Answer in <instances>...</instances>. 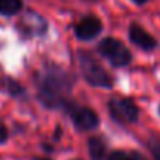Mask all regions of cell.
Returning a JSON list of instances; mask_svg holds the SVG:
<instances>
[{"label":"cell","mask_w":160,"mask_h":160,"mask_svg":"<svg viewBox=\"0 0 160 160\" xmlns=\"http://www.w3.org/2000/svg\"><path fill=\"white\" fill-rule=\"evenodd\" d=\"M148 148H149L154 160H160V138H151L148 141Z\"/></svg>","instance_id":"4fadbf2b"},{"label":"cell","mask_w":160,"mask_h":160,"mask_svg":"<svg viewBox=\"0 0 160 160\" xmlns=\"http://www.w3.org/2000/svg\"><path fill=\"white\" fill-rule=\"evenodd\" d=\"M22 10V0H0V14L14 16Z\"/></svg>","instance_id":"30bf717a"},{"label":"cell","mask_w":160,"mask_h":160,"mask_svg":"<svg viewBox=\"0 0 160 160\" xmlns=\"http://www.w3.org/2000/svg\"><path fill=\"white\" fill-rule=\"evenodd\" d=\"M102 22L96 16H87L75 25V36L82 41H91L102 32Z\"/></svg>","instance_id":"52a82bcc"},{"label":"cell","mask_w":160,"mask_h":160,"mask_svg":"<svg viewBox=\"0 0 160 160\" xmlns=\"http://www.w3.org/2000/svg\"><path fill=\"white\" fill-rule=\"evenodd\" d=\"M33 160H52L50 157H33Z\"/></svg>","instance_id":"ac0fdd59"},{"label":"cell","mask_w":160,"mask_h":160,"mask_svg":"<svg viewBox=\"0 0 160 160\" xmlns=\"http://www.w3.org/2000/svg\"><path fill=\"white\" fill-rule=\"evenodd\" d=\"M10 138V132L8 129L3 126V124H0V144H5Z\"/></svg>","instance_id":"5bb4252c"},{"label":"cell","mask_w":160,"mask_h":160,"mask_svg":"<svg viewBox=\"0 0 160 160\" xmlns=\"http://www.w3.org/2000/svg\"><path fill=\"white\" fill-rule=\"evenodd\" d=\"M88 152H90L91 160H104L107 154L105 141L101 137H91L88 140Z\"/></svg>","instance_id":"9c48e42d"},{"label":"cell","mask_w":160,"mask_h":160,"mask_svg":"<svg viewBox=\"0 0 160 160\" xmlns=\"http://www.w3.org/2000/svg\"><path fill=\"white\" fill-rule=\"evenodd\" d=\"M5 83H7V90L11 96H21L24 93V88L13 78H5Z\"/></svg>","instance_id":"7c38bea8"},{"label":"cell","mask_w":160,"mask_h":160,"mask_svg":"<svg viewBox=\"0 0 160 160\" xmlns=\"http://www.w3.org/2000/svg\"><path fill=\"white\" fill-rule=\"evenodd\" d=\"M158 115H160V107H158Z\"/></svg>","instance_id":"ffe728a7"},{"label":"cell","mask_w":160,"mask_h":160,"mask_svg":"<svg viewBox=\"0 0 160 160\" xmlns=\"http://www.w3.org/2000/svg\"><path fill=\"white\" fill-rule=\"evenodd\" d=\"M42 149H44V151H47V152H52V151H53V148H52V146H49V144H42Z\"/></svg>","instance_id":"e0dca14e"},{"label":"cell","mask_w":160,"mask_h":160,"mask_svg":"<svg viewBox=\"0 0 160 160\" xmlns=\"http://www.w3.org/2000/svg\"><path fill=\"white\" fill-rule=\"evenodd\" d=\"M69 112V116L74 122V126L82 130V132H87V130H93V129H98L101 119L98 116V113L90 108V107H83V105H75L74 102H71V105L66 108Z\"/></svg>","instance_id":"5b68a950"},{"label":"cell","mask_w":160,"mask_h":160,"mask_svg":"<svg viewBox=\"0 0 160 160\" xmlns=\"http://www.w3.org/2000/svg\"><path fill=\"white\" fill-rule=\"evenodd\" d=\"M35 82L38 87V99L49 108H68L71 105V90L74 77L55 64H46L41 72L36 74Z\"/></svg>","instance_id":"6da1fadb"},{"label":"cell","mask_w":160,"mask_h":160,"mask_svg":"<svg viewBox=\"0 0 160 160\" xmlns=\"http://www.w3.org/2000/svg\"><path fill=\"white\" fill-rule=\"evenodd\" d=\"M60 137H61V129L57 127V130H55V140H60Z\"/></svg>","instance_id":"9a60e30c"},{"label":"cell","mask_w":160,"mask_h":160,"mask_svg":"<svg viewBox=\"0 0 160 160\" xmlns=\"http://www.w3.org/2000/svg\"><path fill=\"white\" fill-rule=\"evenodd\" d=\"M99 52L116 68H124L132 61V53L129 52V49L118 39L115 38H104L99 46H98Z\"/></svg>","instance_id":"277c9868"},{"label":"cell","mask_w":160,"mask_h":160,"mask_svg":"<svg viewBox=\"0 0 160 160\" xmlns=\"http://www.w3.org/2000/svg\"><path fill=\"white\" fill-rule=\"evenodd\" d=\"M19 32L24 35V36H42L46 32H47V22L44 21L42 16H39L38 13H33V11H28L21 21H19V25H18Z\"/></svg>","instance_id":"8992f818"},{"label":"cell","mask_w":160,"mask_h":160,"mask_svg":"<svg viewBox=\"0 0 160 160\" xmlns=\"http://www.w3.org/2000/svg\"><path fill=\"white\" fill-rule=\"evenodd\" d=\"M110 116L119 124H133L138 121L140 110L137 104L127 98H112L107 102Z\"/></svg>","instance_id":"3957f363"},{"label":"cell","mask_w":160,"mask_h":160,"mask_svg":"<svg viewBox=\"0 0 160 160\" xmlns=\"http://www.w3.org/2000/svg\"><path fill=\"white\" fill-rule=\"evenodd\" d=\"M133 3H137V5H144L146 2H149V0H132Z\"/></svg>","instance_id":"2e32d148"},{"label":"cell","mask_w":160,"mask_h":160,"mask_svg":"<svg viewBox=\"0 0 160 160\" xmlns=\"http://www.w3.org/2000/svg\"><path fill=\"white\" fill-rule=\"evenodd\" d=\"M78 68L82 72V77L91 87L98 88H112L113 87V77L107 72V69L87 50H80L77 53Z\"/></svg>","instance_id":"7a4b0ae2"},{"label":"cell","mask_w":160,"mask_h":160,"mask_svg":"<svg viewBox=\"0 0 160 160\" xmlns=\"http://www.w3.org/2000/svg\"><path fill=\"white\" fill-rule=\"evenodd\" d=\"M138 154L140 152H127V151L118 149V151L110 152L107 160H138Z\"/></svg>","instance_id":"8fae6325"},{"label":"cell","mask_w":160,"mask_h":160,"mask_svg":"<svg viewBox=\"0 0 160 160\" xmlns=\"http://www.w3.org/2000/svg\"><path fill=\"white\" fill-rule=\"evenodd\" d=\"M138 160H146V157H144V155H141V154H138Z\"/></svg>","instance_id":"d6986e66"},{"label":"cell","mask_w":160,"mask_h":160,"mask_svg":"<svg viewBox=\"0 0 160 160\" xmlns=\"http://www.w3.org/2000/svg\"><path fill=\"white\" fill-rule=\"evenodd\" d=\"M129 39L132 44H135L137 47L146 50V52H151L157 47V41L155 38L148 33L143 27H140L138 24H130V28H129Z\"/></svg>","instance_id":"ba28073f"}]
</instances>
